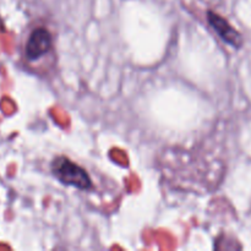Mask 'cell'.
Returning <instances> with one entry per match:
<instances>
[{
  "mask_svg": "<svg viewBox=\"0 0 251 251\" xmlns=\"http://www.w3.org/2000/svg\"><path fill=\"white\" fill-rule=\"evenodd\" d=\"M53 49V37L46 27H36L27 37L25 56L29 63L38 61Z\"/></svg>",
  "mask_w": 251,
  "mask_h": 251,
  "instance_id": "obj_2",
  "label": "cell"
},
{
  "mask_svg": "<svg viewBox=\"0 0 251 251\" xmlns=\"http://www.w3.org/2000/svg\"><path fill=\"white\" fill-rule=\"evenodd\" d=\"M207 20L211 27L215 29L216 33L220 36V38L225 43L229 44L235 49L242 48L243 44H244V38L240 34V32H238L225 17L213 11H207Z\"/></svg>",
  "mask_w": 251,
  "mask_h": 251,
  "instance_id": "obj_3",
  "label": "cell"
},
{
  "mask_svg": "<svg viewBox=\"0 0 251 251\" xmlns=\"http://www.w3.org/2000/svg\"><path fill=\"white\" fill-rule=\"evenodd\" d=\"M51 173L61 184L74 186L80 190H90L92 180L87 172L64 156H59L51 162Z\"/></svg>",
  "mask_w": 251,
  "mask_h": 251,
  "instance_id": "obj_1",
  "label": "cell"
}]
</instances>
